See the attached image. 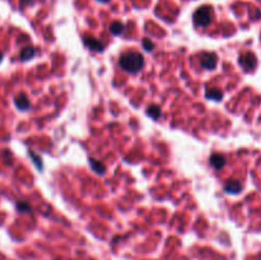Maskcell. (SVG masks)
<instances>
[{
	"instance_id": "obj_1",
	"label": "cell",
	"mask_w": 261,
	"mask_h": 260,
	"mask_svg": "<svg viewBox=\"0 0 261 260\" xmlns=\"http://www.w3.org/2000/svg\"><path fill=\"white\" fill-rule=\"evenodd\" d=\"M120 65L127 73H139L144 66V58L140 53L137 51H129L122 54L120 58Z\"/></svg>"
},
{
	"instance_id": "obj_2",
	"label": "cell",
	"mask_w": 261,
	"mask_h": 260,
	"mask_svg": "<svg viewBox=\"0 0 261 260\" xmlns=\"http://www.w3.org/2000/svg\"><path fill=\"white\" fill-rule=\"evenodd\" d=\"M213 18V9L209 5L200 7L194 14V22L199 27H208Z\"/></svg>"
},
{
	"instance_id": "obj_3",
	"label": "cell",
	"mask_w": 261,
	"mask_h": 260,
	"mask_svg": "<svg viewBox=\"0 0 261 260\" xmlns=\"http://www.w3.org/2000/svg\"><path fill=\"white\" fill-rule=\"evenodd\" d=\"M239 63L242 69H245L246 71H251L256 68L257 59L252 53H245L242 55H240Z\"/></svg>"
},
{
	"instance_id": "obj_4",
	"label": "cell",
	"mask_w": 261,
	"mask_h": 260,
	"mask_svg": "<svg viewBox=\"0 0 261 260\" xmlns=\"http://www.w3.org/2000/svg\"><path fill=\"white\" fill-rule=\"evenodd\" d=\"M218 64V56L214 53H203L200 55V65L206 70H213Z\"/></svg>"
},
{
	"instance_id": "obj_5",
	"label": "cell",
	"mask_w": 261,
	"mask_h": 260,
	"mask_svg": "<svg viewBox=\"0 0 261 260\" xmlns=\"http://www.w3.org/2000/svg\"><path fill=\"white\" fill-rule=\"evenodd\" d=\"M84 43H86V46H88L91 50L93 51H98V53H102V51L105 50V45L101 42V41H98L97 38H94L93 36H84Z\"/></svg>"
},
{
	"instance_id": "obj_6",
	"label": "cell",
	"mask_w": 261,
	"mask_h": 260,
	"mask_svg": "<svg viewBox=\"0 0 261 260\" xmlns=\"http://www.w3.org/2000/svg\"><path fill=\"white\" fill-rule=\"evenodd\" d=\"M14 105L19 111H27V110L31 107L30 99H28V97L25 96L24 93H19L17 97H15Z\"/></svg>"
},
{
	"instance_id": "obj_7",
	"label": "cell",
	"mask_w": 261,
	"mask_h": 260,
	"mask_svg": "<svg viewBox=\"0 0 261 260\" xmlns=\"http://www.w3.org/2000/svg\"><path fill=\"white\" fill-rule=\"evenodd\" d=\"M209 161H211V165L214 168H217V170H221V168H223L226 166V158L221 153H213L211 155V158H209Z\"/></svg>"
},
{
	"instance_id": "obj_8",
	"label": "cell",
	"mask_w": 261,
	"mask_h": 260,
	"mask_svg": "<svg viewBox=\"0 0 261 260\" xmlns=\"http://www.w3.org/2000/svg\"><path fill=\"white\" fill-rule=\"evenodd\" d=\"M224 190H226L227 194H234V195H236V194L241 193L242 185L239 183V181L232 180V181H229L228 184H226V186H224Z\"/></svg>"
},
{
	"instance_id": "obj_9",
	"label": "cell",
	"mask_w": 261,
	"mask_h": 260,
	"mask_svg": "<svg viewBox=\"0 0 261 260\" xmlns=\"http://www.w3.org/2000/svg\"><path fill=\"white\" fill-rule=\"evenodd\" d=\"M89 166H91L92 170L96 173H99V175H103L106 172V166L101 162V161H97L94 158H89Z\"/></svg>"
},
{
	"instance_id": "obj_10",
	"label": "cell",
	"mask_w": 261,
	"mask_h": 260,
	"mask_svg": "<svg viewBox=\"0 0 261 260\" xmlns=\"http://www.w3.org/2000/svg\"><path fill=\"white\" fill-rule=\"evenodd\" d=\"M35 55H36L35 47H32V46H27V47L22 48V51H20L19 54V58L22 61H27V60H31Z\"/></svg>"
},
{
	"instance_id": "obj_11",
	"label": "cell",
	"mask_w": 261,
	"mask_h": 260,
	"mask_svg": "<svg viewBox=\"0 0 261 260\" xmlns=\"http://www.w3.org/2000/svg\"><path fill=\"white\" fill-rule=\"evenodd\" d=\"M205 97L208 99H214V101H221L222 97H223V93H222L221 89H218V88H209V89H206Z\"/></svg>"
},
{
	"instance_id": "obj_12",
	"label": "cell",
	"mask_w": 261,
	"mask_h": 260,
	"mask_svg": "<svg viewBox=\"0 0 261 260\" xmlns=\"http://www.w3.org/2000/svg\"><path fill=\"white\" fill-rule=\"evenodd\" d=\"M147 115L153 120H158L161 117V109L157 105H150L147 110Z\"/></svg>"
},
{
	"instance_id": "obj_13",
	"label": "cell",
	"mask_w": 261,
	"mask_h": 260,
	"mask_svg": "<svg viewBox=\"0 0 261 260\" xmlns=\"http://www.w3.org/2000/svg\"><path fill=\"white\" fill-rule=\"evenodd\" d=\"M124 30H125V24L121 22H114L111 25H110V31H111L112 35L115 36L121 35V33L124 32Z\"/></svg>"
},
{
	"instance_id": "obj_14",
	"label": "cell",
	"mask_w": 261,
	"mask_h": 260,
	"mask_svg": "<svg viewBox=\"0 0 261 260\" xmlns=\"http://www.w3.org/2000/svg\"><path fill=\"white\" fill-rule=\"evenodd\" d=\"M15 208H17V211L19 212V213H30V212L32 211V208H31V205L27 201H18V203L15 204Z\"/></svg>"
},
{
	"instance_id": "obj_15",
	"label": "cell",
	"mask_w": 261,
	"mask_h": 260,
	"mask_svg": "<svg viewBox=\"0 0 261 260\" xmlns=\"http://www.w3.org/2000/svg\"><path fill=\"white\" fill-rule=\"evenodd\" d=\"M28 154H30V157L32 158V161H33V163H35L36 165V167L38 168V170H42V160H41L40 157H38L37 154H36L35 152H33V150H30V152H28Z\"/></svg>"
},
{
	"instance_id": "obj_16",
	"label": "cell",
	"mask_w": 261,
	"mask_h": 260,
	"mask_svg": "<svg viewBox=\"0 0 261 260\" xmlns=\"http://www.w3.org/2000/svg\"><path fill=\"white\" fill-rule=\"evenodd\" d=\"M143 47H144L145 51L150 53V51L154 50L155 45L149 40V38H144V40H143Z\"/></svg>"
},
{
	"instance_id": "obj_17",
	"label": "cell",
	"mask_w": 261,
	"mask_h": 260,
	"mask_svg": "<svg viewBox=\"0 0 261 260\" xmlns=\"http://www.w3.org/2000/svg\"><path fill=\"white\" fill-rule=\"evenodd\" d=\"M33 2H35V0H20V5H22V7H25V5L32 4Z\"/></svg>"
},
{
	"instance_id": "obj_18",
	"label": "cell",
	"mask_w": 261,
	"mask_h": 260,
	"mask_svg": "<svg viewBox=\"0 0 261 260\" xmlns=\"http://www.w3.org/2000/svg\"><path fill=\"white\" fill-rule=\"evenodd\" d=\"M3 59H4V54H3L2 51H0V63H2V61H3Z\"/></svg>"
},
{
	"instance_id": "obj_19",
	"label": "cell",
	"mask_w": 261,
	"mask_h": 260,
	"mask_svg": "<svg viewBox=\"0 0 261 260\" xmlns=\"http://www.w3.org/2000/svg\"><path fill=\"white\" fill-rule=\"evenodd\" d=\"M98 2H101V3H107V2H109V0H98Z\"/></svg>"
}]
</instances>
